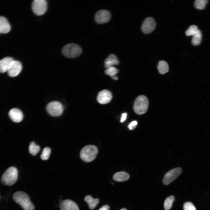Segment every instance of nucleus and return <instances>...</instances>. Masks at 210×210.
Listing matches in <instances>:
<instances>
[{
    "instance_id": "412c9836",
    "label": "nucleus",
    "mask_w": 210,
    "mask_h": 210,
    "mask_svg": "<svg viewBox=\"0 0 210 210\" xmlns=\"http://www.w3.org/2000/svg\"><path fill=\"white\" fill-rule=\"evenodd\" d=\"M40 149V147L34 141L30 143L29 147V153L33 156L36 155L38 153Z\"/></svg>"
},
{
    "instance_id": "5701e85b",
    "label": "nucleus",
    "mask_w": 210,
    "mask_h": 210,
    "mask_svg": "<svg viewBox=\"0 0 210 210\" xmlns=\"http://www.w3.org/2000/svg\"><path fill=\"white\" fill-rule=\"evenodd\" d=\"M174 200V197L173 195L170 196L166 199L164 204L165 210H169L171 209Z\"/></svg>"
},
{
    "instance_id": "c756f323",
    "label": "nucleus",
    "mask_w": 210,
    "mask_h": 210,
    "mask_svg": "<svg viewBox=\"0 0 210 210\" xmlns=\"http://www.w3.org/2000/svg\"><path fill=\"white\" fill-rule=\"evenodd\" d=\"M127 116V113H123L122 114L121 117L120 119V122H123L125 121L126 119Z\"/></svg>"
},
{
    "instance_id": "6e6552de",
    "label": "nucleus",
    "mask_w": 210,
    "mask_h": 210,
    "mask_svg": "<svg viewBox=\"0 0 210 210\" xmlns=\"http://www.w3.org/2000/svg\"><path fill=\"white\" fill-rule=\"evenodd\" d=\"M182 171V169L180 167L176 168L169 171L163 178V183L166 185L169 184L179 176Z\"/></svg>"
},
{
    "instance_id": "20e7f679",
    "label": "nucleus",
    "mask_w": 210,
    "mask_h": 210,
    "mask_svg": "<svg viewBox=\"0 0 210 210\" xmlns=\"http://www.w3.org/2000/svg\"><path fill=\"white\" fill-rule=\"evenodd\" d=\"M148 105V100L146 97L144 95H140L136 98L134 102V111L138 114H144L147 111Z\"/></svg>"
},
{
    "instance_id": "473e14b6",
    "label": "nucleus",
    "mask_w": 210,
    "mask_h": 210,
    "mask_svg": "<svg viewBox=\"0 0 210 210\" xmlns=\"http://www.w3.org/2000/svg\"><path fill=\"white\" fill-rule=\"evenodd\" d=\"M120 210H127L126 208H123L121 209Z\"/></svg>"
},
{
    "instance_id": "423d86ee",
    "label": "nucleus",
    "mask_w": 210,
    "mask_h": 210,
    "mask_svg": "<svg viewBox=\"0 0 210 210\" xmlns=\"http://www.w3.org/2000/svg\"><path fill=\"white\" fill-rule=\"evenodd\" d=\"M47 111L51 116L54 117L61 116L63 111L62 104L58 102L53 101L49 103L47 105Z\"/></svg>"
},
{
    "instance_id": "bb28decb",
    "label": "nucleus",
    "mask_w": 210,
    "mask_h": 210,
    "mask_svg": "<svg viewBox=\"0 0 210 210\" xmlns=\"http://www.w3.org/2000/svg\"><path fill=\"white\" fill-rule=\"evenodd\" d=\"M51 153V150L48 147L44 148L42 152L41 155V159L43 160H48L49 157Z\"/></svg>"
},
{
    "instance_id": "9d476101",
    "label": "nucleus",
    "mask_w": 210,
    "mask_h": 210,
    "mask_svg": "<svg viewBox=\"0 0 210 210\" xmlns=\"http://www.w3.org/2000/svg\"><path fill=\"white\" fill-rule=\"evenodd\" d=\"M156 23L154 19L151 17L146 18L143 22L141 26L142 32L145 34L152 32L155 29Z\"/></svg>"
},
{
    "instance_id": "9b49d317",
    "label": "nucleus",
    "mask_w": 210,
    "mask_h": 210,
    "mask_svg": "<svg viewBox=\"0 0 210 210\" xmlns=\"http://www.w3.org/2000/svg\"><path fill=\"white\" fill-rule=\"evenodd\" d=\"M22 68V64L20 62L13 60L11 62L8 70V73L10 77L16 76L20 74Z\"/></svg>"
},
{
    "instance_id": "4468645a",
    "label": "nucleus",
    "mask_w": 210,
    "mask_h": 210,
    "mask_svg": "<svg viewBox=\"0 0 210 210\" xmlns=\"http://www.w3.org/2000/svg\"><path fill=\"white\" fill-rule=\"evenodd\" d=\"M9 116L11 120L15 123L20 122L23 118L22 112L20 110L17 108L11 109L9 112Z\"/></svg>"
},
{
    "instance_id": "f3484780",
    "label": "nucleus",
    "mask_w": 210,
    "mask_h": 210,
    "mask_svg": "<svg viewBox=\"0 0 210 210\" xmlns=\"http://www.w3.org/2000/svg\"><path fill=\"white\" fill-rule=\"evenodd\" d=\"M119 63V60L116 55L111 54L105 60L104 62V66L107 68L115 65H118Z\"/></svg>"
},
{
    "instance_id": "a211bd4d",
    "label": "nucleus",
    "mask_w": 210,
    "mask_h": 210,
    "mask_svg": "<svg viewBox=\"0 0 210 210\" xmlns=\"http://www.w3.org/2000/svg\"><path fill=\"white\" fill-rule=\"evenodd\" d=\"M130 177L129 175L125 172H120L115 174L113 176L114 180L118 182H123L127 180Z\"/></svg>"
},
{
    "instance_id": "f03ea898",
    "label": "nucleus",
    "mask_w": 210,
    "mask_h": 210,
    "mask_svg": "<svg viewBox=\"0 0 210 210\" xmlns=\"http://www.w3.org/2000/svg\"><path fill=\"white\" fill-rule=\"evenodd\" d=\"M18 177L17 169L13 167L8 168L3 174L1 182L4 185L10 186L14 184L17 181Z\"/></svg>"
},
{
    "instance_id": "39448f33",
    "label": "nucleus",
    "mask_w": 210,
    "mask_h": 210,
    "mask_svg": "<svg viewBox=\"0 0 210 210\" xmlns=\"http://www.w3.org/2000/svg\"><path fill=\"white\" fill-rule=\"evenodd\" d=\"M82 51V49L79 45L74 43L67 44L63 48L62 50L63 54L69 58L78 57L80 55Z\"/></svg>"
},
{
    "instance_id": "f257e3e1",
    "label": "nucleus",
    "mask_w": 210,
    "mask_h": 210,
    "mask_svg": "<svg viewBox=\"0 0 210 210\" xmlns=\"http://www.w3.org/2000/svg\"><path fill=\"white\" fill-rule=\"evenodd\" d=\"M13 199L17 203L20 205L24 210H34V205L31 202L30 197L26 193L20 191L15 192Z\"/></svg>"
},
{
    "instance_id": "a878e982",
    "label": "nucleus",
    "mask_w": 210,
    "mask_h": 210,
    "mask_svg": "<svg viewBox=\"0 0 210 210\" xmlns=\"http://www.w3.org/2000/svg\"><path fill=\"white\" fill-rule=\"evenodd\" d=\"M207 1V0H196L195 2L194 6L197 9H203L204 8Z\"/></svg>"
},
{
    "instance_id": "7c9ffc66",
    "label": "nucleus",
    "mask_w": 210,
    "mask_h": 210,
    "mask_svg": "<svg viewBox=\"0 0 210 210\" xmlns=\"http://www.w3.org/2000/svg\"><path fill=\"white\" fill-rule=\"evenodd\" d=\"M109 206L108 205H104L100 208L98 210H108Z\"/></svg>"
},
{
    "instance_id": "cd10ccee",
    "label": "nucleus",
    "mask_w": 210,
    "mask_h": 210,
    "mask_svg": "<svg viewBox=\"0 0 210 210\" xmlns=\"http://www.w3.org/2000/svg\"><path fill=\"white\" fill-rule=\"evenodd\" d=\"M184 210H196L192 203L190 202H185L183 206Z\"/></svg>"
},
{
    "instance_id": "c85d7f7f",
    "label": "nucleus",
    "mask_w": 210,
    "mask_h": 210,
    "mask_svg": "<svg viewBox=\"0 0 210 210\" xmlns=\"http://www.w3.org/2000/svg\"><path fill=\"white\" fill-rule=\"evenodd\" d=\"M137 122L136 121L132 122L128 125V127L130 130H132L134 129L137 125Z\"/></svg>"
},
{
    "instance_id": "4be33fe9",
    "label": "nucleus",
    "mask_w": 210,
    "mask_h": 210,
    "mask_svg": "<svg viewBox=\"0 0 210 210\" xmlns=\"http://www.w3.org/2000/svg\"><path fill=\"white\" fill-rule=\"evenodd\" d=\"M201 39L202 34L201 31L199 30L193 36L192 43L194 46L198 45L200 43Z\"/></svg>"
},
{
    "instance_id": "dca6fc26",
    "label": "nucleus",
    "mask_w": 210,
    "mask_h": 210,
    "mask_svg": "<svg viewBox=\"0 0 210 210\" xmlns=\"http://www.w3.org/2000/svg\"><path fill=\"white\" fill-rule=\"evenodd\" d=\"M10 24L6 18L0 16V33L6 34L10 30Z\"/></svg>"
},
{
    "instance_id": "7ed1b4c3",
    "label": "nucleus",
    "mask_w": 210,
    "mask_h": 210,
    "mask_svg": "<svg viewBox=\"0 0 210 210\" xmlns=\"http://www.w3.org/2000/svg\"><path fill=\"white\" fill-rule=\"evenodd\" d=\"M98 149L95 146L88 145L84 147L80 153L82 160L86 162H90L94 159L97 153Z\"/></svg>"
},
{
    "instance_id": "393cba45",
    "label": "nucleus",
    "mask_w": 210,
    "mask_h": 210,
    "mask_svg": "<svg viewBox=\"0 0 210 210\" xmlns=\"http://www.w3.org/2000/svg\"><path fill=\"white\" fill-rule=\"evenodd\" d=\"M118 72V70L113 66L107 68L105 71V74L111 77L116 75Z\"/></svg>"
},
{
    "instance_id": "1a4fd4ad",
    "label": "nucleus",
    "mask_w": 210,
    "mask_h": 210,
    "mask_svg": "<svg viewBox=\"0 0 210 210\" xmlns=\"http://www.w3.org/2000/svg\"><path fill=\"white\" fill-rule=\"evenodd\" d=\"M111 14L106 10H102L97 11L94 16V20L98 24H104L108 22L110 20Z\"/></svg>"
},
{
    "instance_id": "ddd939ff",
    "label": "nucleus",
    "mask_w": 210,
    "mask_h": 210,
    "mask_svg": "<svg viewBox=\"0 0 210 210\" xmlns=\"http://www.w3.org/2000/svg\"><path fill=\"white\" fill-rule=\"evenodd\" d=\"M60 206L61 210H79L77 204L69 200L62 201L60 203Z\"/></svg>"
},
{
    "instance_id": "aec40b11",
    "label": "nucleus",
    "mask_w": 210,
    "mask_h": 210,
    "mask_svg": "<svg viewBox=\"0 0 210 210\" xmlns=\"http://www.w3.org/2000/svg\"><path fill=\"white\" fill-rule=\"evenodd\" d=\"M157 67L159 72L161 74H164L167 73L169 70L168 64L163 60L159 62Z\"/></svg>"
},
{
    "instance_id": "0eeeda50",
    "label": "nucleus",
    "mask_w": 210,
    "mask_h": 210,
    "mask_svg": "<svg viewBox=\"0 0 210 210\" xmlns=\"http://www.w3.org/2000/svg\"><path fill=\"white\" fill-rule=\"evenodd\" d=\"M32 7L34 13L37 15L43 14L47 9V3L45 0H35L32 4Z\"/></svg>"
},
{
    "instance_id": "f8f14e48",
    "label": "nucleus",
    "mask_w": 210,
    "mask_h": 210,
    "mask_svg": "<svg viewBox=\"0 0 210 210\" xmlns=\"http://www.w3.org/2000/svg\"><path fill=\"white\" fill-rule=\"evenodd\" d=\"M112 94L109 90H104L99 92L97 95V100L101 104H105L108 103L112 98Z\"/></svg>"
},
{
    "instance_id": "2eb2a0df",
    "label": "nucleus",
    "mask_w": 210,
    "mask_h": 210,
    "mask_svg": "<svg viewBox=\"0 0 210 210\" xmlns=\"http://www.w3.org/2000/svg\"><path fill=\"white\" fill-rule=\"evenodd\" d=\"M13 60L10 57H4L0 60V72L4 73L7 71L10 65Z\"/></svg>"
},
{
    "instance_id": "b1692460",
    "label": "nucleus",
    "mask_w": 210,
    "mask_h": 210,
    "mask_svg": "<svg viewBox=\"0 0 210 210\" xmlns=\"http://www.w3.org/2000/svg\"><path fill=\"white\" fill-rule=\"evenodd\" d=\"M197 26L192 25L190 26L186 32V34L187 36H193L196 34L199 31Z\"/></svg>"
},
{
    "instance_id": "6ab92c4d",
    "label": "nucleus",
    "mask_w": 210,
    "mask_h": 210,
    "mask_svg": "<svg viewBox=\"0 0 210 210\" xmlns=\"http://www.w3.org/2000/svg\"><path fill=\"white\" fill-rule=\"evenodd\" d=\"M85 201L87 203L89 208L94 209L98 204L99 200L98 199L93 198L90 195H88L85 197Z\"/></svg>"
},
{
    "instance_id": "2f4dec72",
    "label": "nucleus",
    "mask_w": 210,
    "mask_h": 210,
    "mask_svg": "<svg viewBox=\"0 0 210 210\" xmlns=\"http://www.w3.org/2000/svg\"><path fill=\"white\" fill-rule=\"evenodd\" d=\"M111 78L114 80H117L118 79V77L116 75L112 76Z\"/></svg>"
}]
</instances>
